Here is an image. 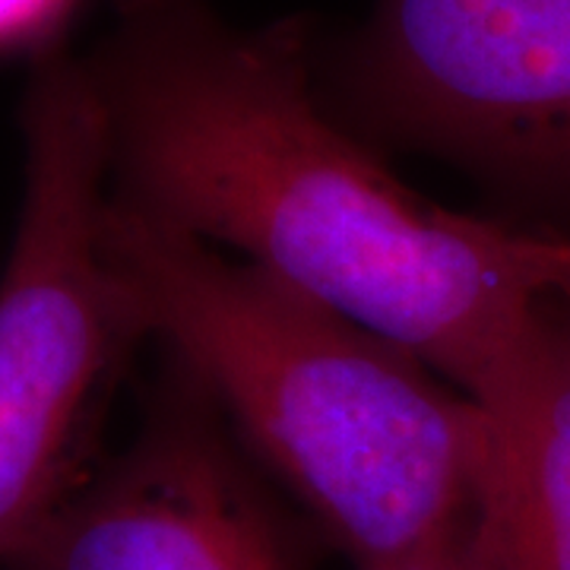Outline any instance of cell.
Segmentation results:
<instances>
[{"label":"cell","mask_w":570,"mask_h":570,"mask_svg":"<svg viewBox=\"0 0 570 570\" xmlns=\"http://www.w3.org/2000/svg\"><path fill=\"white\" fill-rule=\"evenodd\" d=\"M89 58L108 194L343 311L463 393L570 269L568 232L431 204L317 96L302 22L238 29L209 0H111Z\"/></svg>","instance_id":"obj_1"},{"label":"cell","mask_w":570,"mask_h":570,"mask_svg":"<svg viewBox=\"0 0 570 570\" xmlns=\"http://www.w3.org/2000/svg\"><path fill=\"white\" fill-rule=\"evenodd\" d=\"M102 254L140 321L358 570L463 527L482 412L412 352L197 235L105 197Z\"/></svg>","instance_id":"obj_2"},{"label":"cell","mask_w":570,"mask_h":570,"mask_svg":"<svg viewBox=\"0 0 570 570\" xmlns=\"http://www.w3.org/2000/svg\"><path fill=\"white\" fill-rule=\"evenodd\" d=\"M26 190L0 276V561L80 485L142 336L102 254L105 118L89 63L48 48L22 102Z\"/></svg>","instance_id":"obj_3"},{"label":"cell","mask_w":570,"mask_h":570,"mask_svg":"<svg viewBox=\"0 0 570 570\" xmlns=\"http://www.w3.org/2000/svg\"><path fill=\"white\" fill-rule=\"evenodd\" d=\"M343 86L374 127L570 209V0H377Z\"/></svg>","instance_id":"obj_4"},{"label":"cell","mask_w":570,"mask_h":570,"mask_svg":"<svg viewBox=\"0 0 570 570\" xmlns=\"http://www.w3.org/2000/svg\"><path fill=\"white\" fill-rule=\"evenodd\" d=\"M20 570H292L257 489L213 428L168 412L102 475L67 494Z\"/></svg>","instance_id":"obj_5"},{"label":"cell","mask_w":570,"mask_h":570,"mask_svg":"<svg viewBox=\"0 0 570 570\" xmlns=\"http://www.w3.org/2000/svg\"><path fill=\"white\" fill-rule=\"evenodd\" d=\"M469 400L482 412L469 570H570V340L549 302Z\"/></svg>","instance_id":"obj_6"},{"label":"cell","mask_w":570,"mask_h":570,"mask_svg":"<svg viewBox=\"0 0 570 570\" xmlns=\"http://www.w3.org/2000/svg\"><path fill=\"white\" fill-rule=\"evenodd\" d=\"M73 0H0V48L45 36Z\"/></svg>","instance_id":"obj_7"},{"label":"cell","mask_w":570,"mask_h":570,"mask_svg":"<svg viewBox=\"0 0 570 570\" xmlns=\"http://www.w3.org/2000/svg\"><path fill=\"white\" fill-rule=\"evenodd\" d=\"M460 530L448 535V539H441V542H431L425 549L409 551L403 558H393V561H384V564L367 570H469L463 542H460Z\"/></svg>","instance_id":"obj_8"},{"label":"cell","mask_w":570,"mask_h":570,"mask_svg":"<svg viewBox=\"0 0 570 570\" xmlns=\"http://www.w3.org/2000/svg\"><path fill=\"white\" fill-rule=\"evenodd\" d=\"M549 305L551 311H554V317H558V324L564 326V333H568L570 340V292H564V295H551Z\"/></svg>","instance_id":"obj_9"},{"label":"cell","mask_w":570,"mask_h":570,"mask_svg":"<svg viewBox=\"0 0 570 570\" xmlns=\"http://www.w3.org/2000/svg\"><path fill=\"white\" fill-rule=\"evenodd\" d=\"M570 235V232H568ZM564 292H570V269H568V279H564V285H561V292H558V295H564Z\"/></svg>","instance_id":"obj_10"}]
</instances>
